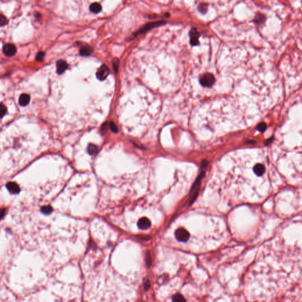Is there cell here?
I'll list each match as a JSON object with an SVG mask.
<instances>
[{"instance_id":"4fadbf2b","label":"cell","mask_w":302,"mask_h":302,"mask_svg":"<svg viewBox=\"0 0 302 302\" xmlns=\"http://www.w3.org/2000/svg\"><path fill=\"white\" fill-rule=\"evenodd\" d=\"M172 302H186L183 296L180 294H176L172 298Z\"/></svg>"},{"instance_id":"9c48e42d","label":"cell","mask_w":302,"mask_h":302,"mask_svg":"<svg viewBox=\"0 0 302 302\" xmlns=\"http://www.w3.org/2000/svg\"><path fill=\"white\" fill-rule=\"evenodd\" d=\"M7 188L8 189V191L14 194H16L19 193L20 188L19 186L15 183H9L7 184Z\"/></svg>"},{"instance_id":"30bf717a","label":"cell","mask_w":302,"mask_h":302,"mask_svg":"<svg viewBox=\"0 0 302 302\" xmlns=\"http://www.w3.org/2000/svg\"><path fill=\"white\" fill-rule=\"evenodd\" d=\"M89 10H90V11L92 12L97 14V13H99V12L101 11V10H102V6H101V5L100 4H99L97 2H95V3L92 4L90 5Z\"/></svg>"},{"instance_id":"277c9868","label":"cell","mask_w":302,"mask_h":302,"mask_svg":"<svg viewBox=\"0 0 302 302\" xmlns=\"http://www.w3.org/2000/svg\"><path fill=\"white\" fill-rule=\"evenodd\" d=\"M2 51L4 54L8 57H11L14 56L17 51L15 46L12 44H6L3 46Z\"/></svg>"},{"instance_id":"7c38bea8","label":"cell","mask_w":302,"mask_h":302,"mask_svg":"<svg viewBox=\"0 0 302 302\" xmlns=\"http://www.w3.org/2000/svg\"><path fill=\"white\" fill-rule=\"evenodd\" d=\"M92 51V50L90 48L83 47L80 50V54L82 56H88L91 54Z\"/></svg>"},{"instance_id":"7402d4cb","label":"cell","mask_w":302,"mask_h":302,"mask_svg":"<svg viewBox=\"0 0 302 302\" xmlns=\"http://www.w3.org/2000/svg\"><path fill=\"white\" fill-rule=\"evenodd\" d=\"M205 7H206V5H205V4H201V5H199L200 8H199V10H200L201 12H203L202 11H204V12H206V11H207V8H206Z\"/></svg>"},{"instance_id":"3957f363","label":"cell","mask_w":302,"mask_h":302,"mask_svg":"<svg viewBox=\"0 0 302 302\" xmlns=\"http://www.w3.org/2000/svg\"><path fill=\"white\" fill-rule=\"evenodd\" d=\"M163 23H165V21H156V22H153V23H148L146 25H145L144 27H142L139 31L136 32L135 33V36H136L139 35V34H142L147 31H148L153 27L162 25V24H163Z\"/></svg>"},{"instance_id":"6da1fadb","label":"cell","mask_w":302,"mask_h":302,"mask_svg":"<svg viewBox=\"0 0 302 302\" xmlns=\"http://www.w3.org/2000/svg\"><path fill=\"white\" fill-rule=\"evenodd\" d=\"M215 82L214 76L211 73H207L202 76L200 79V83L202 86L206 87H211Z\"/></svg>"},{"instance_id":"ac0fdd59","label":"cell","mask_w":302,"mask_h":302,"mask_svg":"<svg viewBox=\"0 0 302 302\" xmlns=\"http://www.w3.org/2000/svg\"><path fill=\"white\" fill-rule=\"evenodd\" d=\"M8 23V20L7 19V18L3 15L2 14L1 15V17H0V25L1 26H4L5 25H6Z\"/></svg>"},{"instance_id":"e0dca14e","label":"cell","mask_w":302,"mask_h":302,"mask_svg":"<svg viewBox=\"0 0 302 302\" xmlns=\"http://www.w3.org/2000/svg\"><path fill=\"white\" fill-rule=\"evenodd\" d=\"M45 57V53L43 51H40L38 53L36 56V60L38 62H43Z\"/></svg>"},{"instance_id":"cb8c5ba5","label":"cell","mask_w":302,"mask_h":302,"mask_svg":"<svg viewBox=\"0 0 302 302\" xmlns=\"http://www.w3.org/2000/svg\"><path fill=\"white\" fill-rule=\"evenodd\" d=\"M272 141H273V138H270V139H267V140L265 141V145H268V144H269L270 143H271Z\"/></svg>"},{"instance_id":"5bb4252c","label":"cell","mask_w":302,"mask_h":302,"mask_svg":"<svg viewBox=\"0 0 302 302\" xmlns=\"http://www.w3.org/2000/svg\"><path fill=\"white\" fill-rule=\"evenodd\" d=\"M97 150H98L97 147L96 145H93V144L89 145V147H88V148H87L88 152L90 155H94V154H95L97 152Z\"/></svg>"},{"instance_id":"7a4b0ae2","label":"cell","mask_w":302,"mask_h":302,"mask_svg":"<svg viewBox=\"0 0 302 302\" xmlns=\"http://www.w3.org/2000/svg\"><path fill=\"white\" fill-rule=\"evenodd\" d=\"M109 73V70L108 67L105 65H102L97 70L96 75L98 80L100 81H103L105 80Z\"/></svg>"},{"instance_id":"44dd1931","label":"cell","mask_w":302,"mask_h":302,"mask_svg":"<svg viewBox=\"0 0 302 302\" xmlns=\"http://www.w3.org/2000/svg\"><path fill=\"white\" fill-rule=\"evenodd\" d=\"M109 126H110L111 129L112 130V131L114 133H116L118 131L117 126L116 125V124L114 122H111V123L109 124Z\"/></svg>"},{"instance_id":"603a6c76","label":"cell","mask_w":302,"mask_h":302,"mask_svg":"<svg viewBox=\"0 0 302 302\" xmlns=\"http://www.w3.org/2000/svg\"><path fill=\"white\" fill-rule=\"evenodd\" d=\"M108 124L107 123H105V124L102 126V128H101V130H102L103 132H104V133H105V132L106 131V130H107V129H108Z\"/></svg>"},{"instance_id":"9a60e30c","label":"cell","mask_w":302,"mask_h":302,"mask_svg":"<svg viewBox=\"0 0 302 302\" xmlns=\"http://www.w3.org/2000/svg\"><path fill=\"white\" fill-rule=\"evenodd\" d=\"M257 129L259 131L261 132H264V131L266 130L267 129V125L266 124L264 123V122H262V123H259L257 126Z\"/></svg>"},{"instance_id":"ba28073f","label":"cell","mask_w":302,"mask_h":302,"mask_svg":"<svg viewBox=\"0 0 302 302\" xmlns=\"http://www.w3.org/2000/svg\"><path fill=\"white\" fill-rule=\"evenodd\" d=\"M30 100V96L27 94H22L19 97V104L20 106H27Z\"/></svg>"},{"instance_id":"8992f818","label":"cell","mask_w":302,"mask_h":302,"mask_svg":"<svg viewBox=\"0 0 302 302\" xmlns=\"http://www.w3.org/2000/svg\"><path fill=\"white\" fill-rule=\"evenodd\" d=\"M57 73L59 75L63 73L68 68V64L63 60H60L57 62Z\"/></svg>"},{"instance_id":"8fae6325","label":"cell","mask_w":302,"mask_h":302,"mask_svg":"<svg viewBox=\"0 0 302 302\" xmlns=\"http://www.w3.org/2000/svg\"><path fill=\"white\" fill-rule=\"evenodd\" d=\"M150 226V223L149 220L146 218L141 219V220H139V221L138 223V226L139 227V228L142 229H147L148 228H149Z\"/></svg>"},{"instance_id":"ffe728a7","label":"cell","mask_w":302,"mask_h":302,"mask_svg":"<svg viewBox=\"0 0 302 302\" xmlns=\"http://www.w3.org/2000/svg\"><path fill=\"white\" fill-rule=\"evenodd\" d=\"M0 109H1V110H0L1 117L2 118V117H3V116L5 115V114L6 112H7V108H6V107L2 103H1V104Z\"/></svg>"},{"instance_id":"52a82bcc","label":"cell","mask_w":302,"mask_h":302,"mask_svg":"<svg viewBox=\"0 0 302 302\" xmlns=\"http://www.w3.org/2000/svg\"><path fill=\"white\" fill-rule=\"evenodd\" d=\"M265 171V168L264 165L262 163H257L253 168V171L254 174L259 177L262 176L264 174Z\"/></svg>"},{"instance_id":"d6986e66","label":"cell","mask_w":302,"mask_h":302,"mask_svg":"<svg viewBox=\"0 0 302 302\" xmlns=\"http://www.w3.org/2000/svg\"><path fill=\"white\" fill-rule=\"evenodd\" d=\"M119 59L115 58L113 60V67L115 71V72H117L119 67Z\"/></svg>"},{"instance_id":"5b68a950","label":"cell","mask_w":302,"mask_h":302,"mask_svg":"<svg viewBox=\"0 0 302 302\" xmlns=\"http://www.w3.org/2000/svg\"><path fill=\"white\" fill-rule=\"evenodd\" d=\"M200 36L199 33L195 28L191 30L189 32L190 42L192 45H196L199 44V37Z\"/></svg>"},{"instance_id":"2e32d148","label":"cell","mask_w":302,"mask_h":302,"mask_svg":"<svg viewBox=\"0 0 302 302\" xmlns=\"http://www.w3.org/2000/svg\"><path fill=\"white\" fill-rule=\"evenodd\" d=\"M41 211L44 214H48L52 211V208L50 206H44L41 208Z\"/></svg>"}]
</instances>
